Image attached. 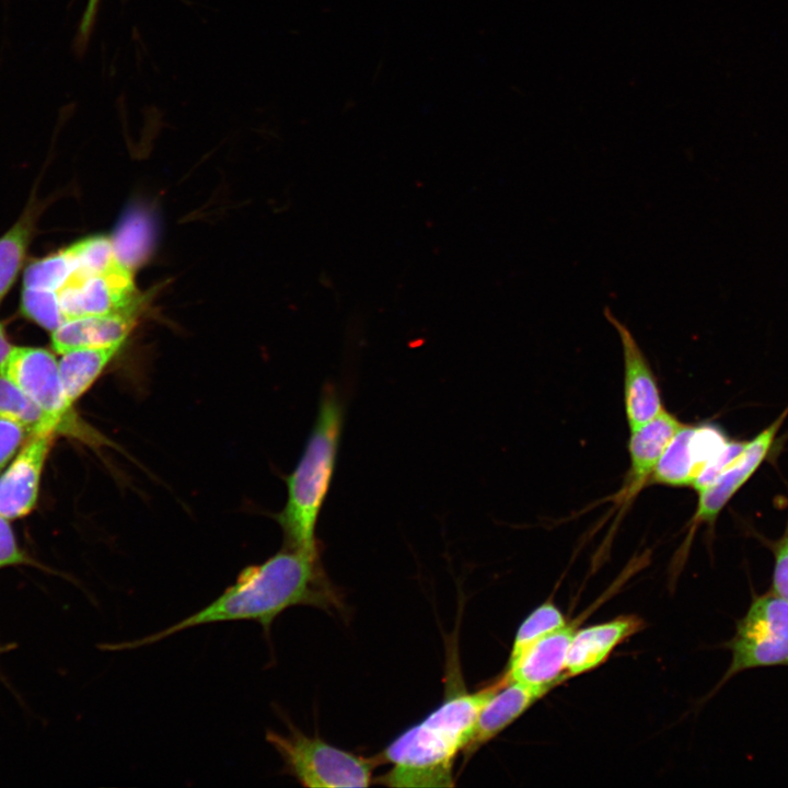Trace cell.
Segmentation results:
<instances>
[{
  "instance_id": "6da1fadb",
  "label": "cell",
  "mask_w": 788,
  "mask_h": 788,
  "mask_svg": "<svg viewBox=\"0 0 788 788\" xmlns=\"http://www.w3.org/2000/svg\"><path fill=\"white\" fill-rule=\"evenodd\" d=\"M300 605L341 614L345 603L320 555L283 546L265 561L241 570L233 584L199 611L148 636L102 647L106 651L139 649L189 628L223 622H256L269 635L281 613Z\"/></svg>"
},
{
  "instance_id": "7a4b0ae2",
  "label": "cell",
  "mask_w": 788,
  "mask_h": 788,
  "mask_svg": "<svg viewBox=\"0 0 788 788\" xmlns=\"http://www.w3.org/2000/svg\"><path fill=\"white\" fill-rule=\"evenodd\" d=\"M498 686L456 692L394 738L375 757L390 766L378 778L389 787H452L454 763L474 731L482 707Z\"/></svg>"
},
{
  "instance_id": "3957f363",
  "label": "cell",
  "mask_w": 788,
  "mask_h": 788,
  "mask_svg": "<svg viewBox=\"0 0 788 788\" xmlns=\"http://www.w3.org/2000/svg\"><path fill=\"white\" fill-rule=\"evenodd\" d=\"M344 416L338 391L325 385L304 450L286 479V503L275 517L287 547L320 555L316 526L335 474Z\"/></svg>"
},
{
  "instance_id": "277c9868",
  "label": "cell",
  "mask_w": 788,
  "mask_h": 788,
  "mask_svg": "<svg viewBox=\"0 0 788 788\" xmlns=\"http://www.w3.org/2000/svg\"><path fill=\"white\" fill-rule=\"evenodd\" d=\"M266 741L283 762V772L309 788L367 787L376 758L335 746L318 735H306L289 720L287 732L266 731Z\"/></svg>"
},
{
  "instance_id": "5b68a950",
  "label": "cell",
  "mask_w": 788,
  "mask_h": 788,
  "mask_svg": "<svg viewBox=\"0 0 788 788\" xmlns=\"http://www.w3.org/2000/svg\"><path fill=\"white\" fill-rule=\"evenodd\" d=\"M726 646L732 658L717 688L750 669L788 667V601L774 591L755 594Z\"/></svg>"
},
{
  "instance_id": "8992f818",
  "label": "cell",
  "mask_w": 788,
  "mask_h": 788,
  "mask_svg": "<svg viewBox=\"0 0 788 788\" xmlns=\"http://www.w3.org/2000/svg\"><path fill=\"white\" fill-rule=\"evenodd\" d=\"M0 374L11 380L30 396L59 427L69 433L96 444L106 440L79 421L72 412L61 383L58 361L46 349L12 347L0 367Z\"/></svg>"
},
{
  "instance_id": "52a82bcc",
  "label": "cell",
  "mask_w": 788,
  "mask_h": 788,
  "mask_svg": "<svg viewBox=\"0 0 788 788\" xmlns=\"http://www.w3.org/2000/svg\"><path fill=\"white\" fill-rule=\"evenodd\" d=\"M131 271L119 262L101 274L73 269L57 291L65 322L91 315L138 314L141 299Z\"/></svg>"
},
{
  "instance_id": "ba28073f",
  "label": "cell",
  "mask_w": 788,
  "mask_h": 788,
  "mask_svg": "<svg viewBox=\"0 0 788 788\" xmlns=\"http://www.w3.org/2000/svg\"><path fill=\"white\" fill-rule=\"evenodd\" d=\"M787 416L788 406L764 430L746 440L743 450L714 483L697 493L698 502L692 520L694 526L699 523L714 525L726 505L766 459Z\"/></svg>"
},
{
  "instance_id": "9c48e42d",
  "label": "cell",
  "mask_w": 788,
  "mask_h": 788,
  "mask_svg": "<svg viewBox=\"0 0 788 788\" xmlns=\"http://www.w3.org/2000/svg\"><path fill=\"white\" fill-rule=\"evenodd\" d=\"M604 316L615 328L621 340L624 361V404L630 430H634L658 414L664 406L656 374L630 329L621 322L609 306Z\"/></svg>"
},
{
  "instance_id": "30bf717a",
  "label": "cell",
  "mask_w": 788,
  "mask_h": 788,
  "mask_svg": "<svg viewBox=\"0 0 788 788\" xmlns=\"http://www.w3.org/2000/svg\"><path fill=\"white\" fill-rule=\"evenodd\" d=\"M55 436V432L31 434L0 476V514L8 520L24 517L33 510L44 463Z\"/></svg>"
},
{
  "instance_id": "8fae6325",
  "label": "cell",
  "mask_w": 788,
  "mask_h": 788,
  "mask_svg": "<svg viewBox=\"0 0 788 788\" xmlns=\"http://www.w3.org/2000/svg\"><path fill=\"white\" fill-rule=\"evenodd\" d=\"M575 629L571 625L544 636L530 645L514 660L508 661L507 680L547 693L555 684L563 682L566 657Z\"/></svg>"
},
{
  "instance_id": "7c38bea8",
  "label": "cell",
  "mask_w": 788,
  "mask_h": 788,
  "mask_svg": "<svg viewBox=\"0 0 788 788\" xmlns=\"http://www.w3.org/2000/svg\"><path fill=\"white\" fill-rule=\"evenodd\" d=\"M682 424L664 408L645 425L630 430L629 470L619 493L621 500H629L649 483L660 456Z\"/></svg>"
},
{
  "instance_id": "4fadbf2b",
  "label": "cell",
  "mask_w": 788,
  "mask_h": 788,
  "mask_svg": "<svg viewBox=\"0 0 788 788\" xmlns=\"http://www.w3.org/2000/svg\"><path fill=\"white\" fill-rule=\"evenodd\" d=\"M544 694L517 681L500 677L497 688L478 714L471 740L462 753L465 760L472 757Z\"/></svg>"
},
{
  "instance_id": "5bb4252c",
  "label": "cell",
  "mask_w": 788,
  "mask_h": 788,
  "mask_svg": "<svg viewBox=\"0 0 788 788\" xmlns=\"http://www.w3.org/2000/svg\"><path fill=\"white\" fill-rule=\"evenodd\" d=\"M642 626L640 618L630 615L575 631L566 657V676L579 675L599 667L616 646Z\"/></svg>"
},
{
  "instance_id": "9a60e30c",
  "label": "cell",
  "mask_w": 788,
  "mask_h": 788,
  "mask_svg": "<svg viewBox=\"0 0 788 788\" xmlns=\"http://www.w3.org/2000/svg\"><path fill=\"white\" fill-rule=\"evenodd\" d=\"M137 313L91 315L63 322L51 334V346L63 354L82 347L124 344L136 323Z\"/></svg>"
},
{
  "instance_id": "2e32d148",
  "label": "cell",
  "mask_w": 788,
  "mask_h": 788,
  "mask_svg": "<svg viewBox=\"0 0 788 788\" xmlns=\"http://www.w3.org/2000/svg\"><path fill=\"white\" fill-rule=\"evenodd\" d=\"M123 344L82 347L61 354L59 374L68 401L73 404L101 375Z\"/></svg>"
},
{
  "instance_id": "e0dca14e",
  "label": "cell",
  "mask_w": 788,
  "mask_h": 788,
  "mask_svg": "<svg viewBox=\"0 0 788 788\" xmlns=\"http://www.w3.org/2000/svg\"><path fill=\"white\" fill-rule=\"evenodd\" d=\"M694 427L682 424L660 456L649 482L671 487H692L698 475L693 450Z\"/></svg>"
},
{
  "instance_id": "ac0fdd59",
  "label": "cell",
  "mask_w": 788,
  "mask_h": 788,
  "mask_svg": "<svg viewBox=\"0 0 788 788\" xmlns=\"http://www.w3.org/2000/svg\"><path fill=\"white\" fill-rule=\"evenodd\" d=\"M0 417L21 425L30 436L40 432H60L56 421L2 374H0Z\"/></svg>"
},
{
  "instance_id": "d6986e66",
  "label": "cell",
  "mask_w": 788,
  "mask_h": 788,
  "mask_svg": "<svg viewBox=\"0 0 788 788\" xmlns=\"http://www.w3.org/2000/svg\"><path fill=\"white\" fill-rule=\"evenodd\" d=\"M35 209H27L0 237V302L23 265L35 227Z\"/></svg>"
},
{
  "instance_id": "ffe728a7",
  "label": "cell",
  "mask_w": 788,
  "mask_h": 788,
  "mask_svg": "<svg viewBox=\"0 0 788 788\" xmlns=\"http://www.w3.org/2000/svg\"><path fill=\"white\" fill-rule=\"evenodd\" d=\"M152 229L149 217L140 211L125 217L112 239L117 260L130 270L142 264L152 246Z\"/></svg>"
},
{
  "instance_id": "44dd1931",
  "label": "cell",
  "mask_w": 788,
  "mask_h": 788,
  "mask_svg": "<svg viewBox=\"0 0 788 788\" xmlns=\"http://www.w3.org/2000/svg\"><path fill=\"white\" fill-rule=\"evenodd\" d=\"M73 268L74 264L66 248L60 250L27 266L23 288L58 291Z\"/></svg>"
},
{
  "instance_id": "7402d4cb",
  "label": "cell",
  "mask_w": 788,
  "mask_h": 788,
  "mask_svg": "<svg viewBox=\"0 0 788 788\" xmlns=\"http://www.w3.org/2000/svg\"><path fill=\"white\" fill-rule=\"evenodd\" d=\"M565 625L566 619L563 613L553 603L542 604L535 609L518 628L509 661L514 660L533 642Z\"/></svg>"
},
{
  "instance_id": "603a6c76",
  "label": "cell",
  "mask_w": 788,
  "mask_h": 788,
  "mask_svg": "<svg viewBox=\"0 0 788 788\" xmlns=\"http://www.w3.org/2000/svg\"><path fill=\"white\" fill-rule=\"evenodd\" d=\"M76 270L88 275L101 274L118 260L115 257L112 240L105 236H90L66 247Z\"/></svg>"
},
{
  "instance_id": "cb8c5ba5",
  "label": "cell",
  "mask_w": 788,
  "mask_h": 788,
  "mask_svg": "<svg viewBox=\"0 0 788 788\" xmlns=\"http://www.w3.org/2000/svg\"><path fill=\"white\" fill-rule=\"evenodd\" d=\"M21 310L26 317L51 333L65 322L57 291L23 288Z\"/></svg>"
},
{
  "instance_id": "d4e9b609",
  "label": "cell",
  "mask_w": 788,
  "mask_h": 788,
  "mask_svg": "<svg viewBox=\"0 0 788 788\" xmlns=\"http://www.w3.org/2000/svg\"><path fill=\"white\" fill-rule=\"evenodd\" d=\"M774 555L772 591L788 601V518L781 536L776 541L763 540Z\"/></svg>"
},
{
  "instance_id": "484cf974",
  "label": "cell",
  "mask_w": 788,
  "mask_h": 788,
  "mask_svg": "<svg viewBox=\"0 0 788 788\" xmlns=\"http://www.w3.org/2000/svg\"><path fill=\"white\" fill-rule=\"evenodd\" d=\"M30 433L19 424L0 417V471L13 457Z\"/></svg>"
},
{
  "instance_id": "4316f807",
  "label": "cell",
  "mask_w": 788,
  "mask_h": 788,
  "mask_svg": "<svg viewBox=\"0 0 788 788\" xmlns=\"http://www.w3.org/2000/svg\"><path fill=\"white\" fill-rule=\"evenodd\" d=\"M27 563L19 548L8 519L0 514V568Z\"/></svg>"
},
{
  "instance_id": "83f0119b",
  "label": "cell",
  "mask_w": 788,
  "mask_h": 788,
  "mask_svg": "<svg viewBox=\"0 0 788 788\" xmlns=\"http://www.w3.org/2000/svg\"><path fill=\"white\" fill-rule=\"evenodd\" d=\"M100 0H88L85 10L83 12L81 22L79 24V40L80 44H84L88 39L90 32L93 27Z\"/></svg>"
},
{
  "instance_id": "f1b7e54d",
  "label": "cell",
  "mask_w": 788,
  "mask_h": 788,
  "mask_svg": "<svg viewBox=\"0 0 788 788\" xmlns=\"http://www.w3.org/2000/svg\"><path fill=\"white\" fill-rule=\"evenodd\" d=\"M11 348H12V346L10 345V343L7 338L5 332L2 327V325L0 324V367L3 363V361L5 360L7 356L9 355Z\"/></svg>"
}]
</instances>
